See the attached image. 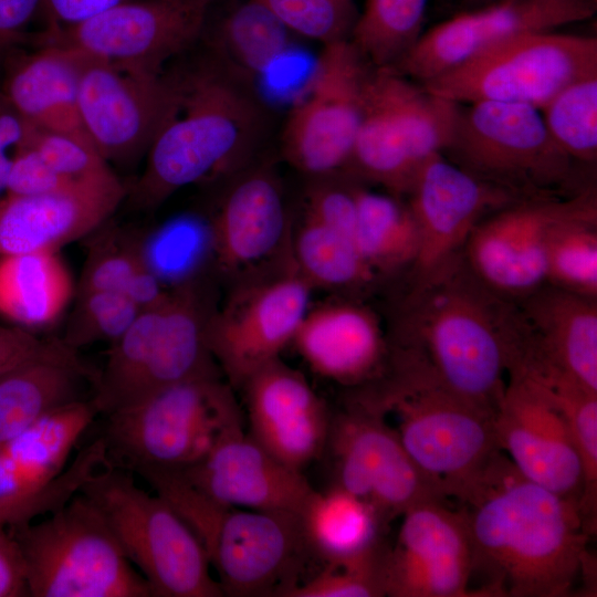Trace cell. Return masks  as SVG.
I'll return each instance as SVG.
<instances>
[{
  "instance_id": "obj_9",
  "label": "cell",
  "mask_w": 597,
  "mask_h": 597,
  "mask_svg": "<svg viewBox=\"0 0 597 597\" xmlns=\"http://www.w3.org/2000/svg\"><path fill=\"white\" fill-rule=\"evenodd\" d=\"M446 153L468 172L519 199L572 196L564 190L575 161L553 140L536 107L492 101L459 104Z\"/></svg>"
},
{
  "instance_id": "obj_27",
  "label": "cell",
  "mask_w": 597,
  "mask_h": 597,
  "mask_svg": "<svg viewBox=\"0 0 597 597\" xmlns=\"http://www.w3.org/2000/svg\"><path fill=\"white\" fill-rule=\"evenodd\" d=\"M40 42V50L11 69L2 94L25 123L92 143L78 109L84 54L59 42Z\"/></svg>"
},
{
  "instance_id": "obj_1",
  "label": "cell",
  "mask_w": 597,
  "mask_h": 597,
  "mask_svg": "<svg viewBox=\"0 0 597 597\" xmlns=\"http://www.w3.org/2000/svg\"><path fill=\"white\" fill-rule=\"evenodd\" d=\"M475 597H565L589 564L578 505L525 478L496 449L457 498ZM472 591V590H471Z\"/></svg>"
},
{
  "instance_id": "obj_32",
  "label": "cell",
  "mask_w": 597,
  "mask_h": 597,
  "mask_svg": "<svg viewBox=\"0 0 597 597\" xmlns=\"http://www.w3.org/2000/svg\"><path fill=\"white\" fill-rule=\"evenodd\" d=\"M355 241L379 281L412 269L420 247L419 231L407 201L377 192L356 179Z\"/></svg>"
},
{
  "instance_id": "obj_12",
  "label": "cell",
  "mask_w": 597,
  "mask_h": 597,
  "mask_svg": "<svg viewBox=\"0 0 597 597\" xmlns=\"http://www.w3.org/2000/svg\"><path fill=\"white\" fill-rule=\"evenodd\" d=\"M370 67L349 40L323 45L280 143L283 159L308 179L346 174Z\"/></svg>"
},
{
  "instance_id": "obj_35",
  "label": "cell",
  "mask_w": 597,
  "mask_h": 597,
  "mask_svg": "<svg viewBox=\"0 0 597 597\" xmlns=\"http://www.w3.org/2000/svg\"><path fill=\"white\" fill-rule=\"evenodd\" d=\"M291 251L296 268L314 290L355 296L379 281L363 260L354 238L306 212L293 228Z\"/></svg>"
},
{
  "instance_id": "obj_13",
  "label": "cell",
  "mask_w": 597,
  "mask_h": 597,
  "mask_svg": "<svg viewBox=\"0 0 597 597\" xmlns=\"http://www.w3.org/2000/svg\"><path fill=\"white\" fill-rule=\"evenodd\" d=\"M333 484L369 503L388 524L412 506L444 499L421 473L384 415L353 391L332 412L324 449Z\"/></svg>"
},
{
  "instance_id": "obj_22",
  "label": "cell",
  "mask_w": 597,
  "mask_h": 597,
  "mask_svg": "<svg viewBox=\"0 0 597 597\" xmlns=\"http://www.w3.org/2000/svg\"><path fill=\"white\" fill-rule=\"evenodd\" d=\"M249 436L276 460L301 471L323 455L332 411L296 369L277 358L242 385Z\"/></svg>"
},
{
  "instance_id": "obj_25",
  "label": "cell",
  "mask_w": 597,
  "mask_h": 597,
  "mask_svg": "<svg viewBox=\"0 0 597 597\" xmlns=\"http://www.w3.org/2000/svg\"><path fill=\"white\" fill-rule=\"evenodd\" d=\"M126 190L114 172L43 195L0 198V256L57 252L102 226Z\"/></svg>"
},
{
  "instance_id": "obj_42",
  "label": "cell",
  "mask_w": 597,
  "mask_h": 597,
  "mask_svg": "<svg viewBox=\"0 0 597 597\" xmlns=\"http://www.w3.org/2000/svg\"><path fill=\"white\" fill-rule=\"evenodd\" d=\"M291 32L323 45L348 40L357 11L354 0H264Z\"/></svg>"
},
{
  "instance_id": "obj_29",
  "label": "cell",
  "mask_w": 597,
  "mask_h": 597,
  "mask_svg": "<svg viewBox=\"0 0 597 597\" xmlns=\"http://www.w3.org/2000/svg\"><path fill=\"white\" fill-rule=\"evenodd\" d=\"M88 369L76 350L64 343L55 350L29 359L0 376V443L15 437L51 411L82 400Z\"/></svg>"
},
{
  "instance_id": "obj_36",
  "label": "cell",
  "mask_w": 597,
  "mask_h": 597,
  "mask_svg": "<svg viewBox=\"0 0 597 597\" xmlns=\"http://www.w3.org/2000/svg\"><path fill=\"white\" fill-rule=\"evenodd\" d=\"M523 379L552 400L569 425L584 476L579 511L587 532L593 535L597 516V392L557 371Z\"/></svg>"
},
{
  "instance_id": "obj_14",
  "label": "cell",
  "mask_w": 597,
  "mask_h": 597,
  "mask_svg": "<svg viewBox=\"0 0 597 597\" xmlns=\"http://www.w3.org/2000/svg\"><path fill=\"white\" fill-rule=\"evenodd\" d=\"M84 56L78 109L94 147L107 163L147 154L176 103L174 73Z\"/></svg>"
},
{
  "instance_id": "obj_17",
  "label": "cell",
  "mask_w": 597,
  "mask_h": 597,
  "mask_svg": "<svg viewBox=\"0 0 597 597\" xmlns=\"http://www.w3.org/2000/svg\"><path fill=\"white\" fill-rule=\"evenodd\" d=\"M209 228L211 259L228 285L291 255L293 224L270 160L255 158L226 180Z\"/></svg>"
},
{
  "instance_id": "obj_38",
  "label": "cell",
  "mask_w": 597,
  "mask_h": 597,
  "mask_svg": "<svg viewBox=\"0 0 597 597\" xmlns=\"http://www.w3.org/2000/svg\"><path fill=\"white\" fill-rule=\"evenodd\" d=\"M546 284L597 298L596 199L555 227L547 251Z\"/></svg>"
},
{
  "instance_id": "obj_30",
  "label": "cell",
  "mask_w": 597,
  "mask_h": 597,
  "mask_svg": "<svg viewBox=\"0 0 597 597\" xmlns=\"http://www.w3.org/2000/svg\"><path fill=\"white\" fill-rule=\"evenodd\" d=\"M298 515L307 548L323 565L362 558L387 543L376 510L334 484L314 490Z\"/></svg>"
},
{
  "instance_id": "obj_28",
  "label": "cell",
  "mask_w": 597,
  "mask_h": 597,
  "mask_svg": "<svg viewBox=\"0 0 597 597\" xmlns=\"http://www.w3.org/2000/svg\"><path fill=\"white\" fill-rule=\"evenodd\" d=\"M97 415L91 399L77 400L0 443V498L32 492L54 480Z\"/></svg>"
},
{
  "instance_id": "obj_16",
  "label": "cell",
  "mask_w": 597,
  "mask_h": 597,
  "mask_svg": "<svg viewBox=\"0 0 597 597\" xmlns=\"http://www.w3.org/2000/svg\"><path fill=\"white\" fill-rule=\"evenodd\" d=\"M208 4L200 0H134L69 27H49L41 41L94 59L163 71L202 33Z\"/></svg>"
},
{
  "instance_id": "obj_40",
  "label": "cell",
  "mask_w": 597,
  "mask_h": 597,
  "mask_svg": "<svg viewBox=\"0 0 597 597\" xmlns=\"http://www.w3.org/2000/svg\"><path fill=\"white\" fill-rule=\"evenodd\" d=\"M140 310L122 292L80 293L62 342L76 350L100 342H114L136 318Z\"/></svg>"
},
{
  "instance_id": "obj_46",
  "label": "cell",
  "mask_w": 597,
  "mask_h": 597,
  "mask_svg": "<svg viewBox=\"0 0 597 597\" xmlns=\"http://www.w3.org/2000/svg\"><path fill=\"white\" fill-rule=\"evenodd\" d=\"M60 504V493L54 485L0 498V528L17 527L35 517L53 512Z\"/></svg>"
},
{
  "instance_id": "obj_45",
  "label": "cell",
  "mask_w": 597,
  "mask_h": 597,
  "mask_svg": "<svg viewBox=\"0 0 597 597\" xmlns=\"http://www.w3.org/2000/svg\"><path fill=\"white\" fill-rule=\"evenodd\" d=\"M80 181L82 180H72L60 175L34 149L21 143L12 159L7 193L23 196L50 193L70 188Z\"/></svg>"
},
{
  "instance_id": "obj_49",
  "label": "cell",
  "mask_w": 597,
  "mask_h": 597,
  "mask_svg": "<svg viewBox=\"0 0 597 597\" xmlns=\"http://www.w3.org/2000/svg\"><path fill=\"white\" fill-rule=\"evenodd\" d=\"M43 0H0V53L22 42Z\"/></svg>"
},
{
  "instance_id": "obj_10",
  "label": "cell",
  "mask_w": 597,
  "mask_h": 597,
  "mask_svg": "<svg viewBox=\"0 0 597 597\" xmlns=\"http://www.w3.org/2000/svg\"><path fill=\"white\" fill-rule=\"evenodd\" d=\"M313 291L292 254L229 284L208 320L207 345L234 390L292 344Z\"/></svg>"
},
{
  "instance_id": "obj_39",
  "label": "cell",
  "mask_w": 597,
  "mask_h": 597,
  "mask_svg": "<svg viewBox=\"0 0 597 597\" xmlns=\"http://www.w3.org/2000/svg\"><path fill=\"white\" fill-rule=\"evenodd\" d=\"M556 145L574 161L597 157V73L578 78L540 108Z\"/></svg>"
},
{
  "instance_id": "obj_7",
  "label": "cell",
  "mask_w": 597,
  "mask_h": 597,
  "mask_svg": "<svg viewBox=\"0 0 597 597\" xmlns=\"http://www.w3.org/2000/svg\"><path fill=\"white\" fill-rule=\"evenodd\" d=\"M33 597H150L98 509L81 492L39 523L13 528Z\"/></svg>"
},
{
  "instance_id": "obj_43",
  "label": "cell",
  "mask_w": 597,
  "mask_h": 597,
  "mask_svg": "<svg viewBox=\"0 0 597 597\" xmlns=\"http://www.w3.org/2000/svg\"><path fill=\"white\" fill-rule=\"evenodd\" d=\"M21 143L34 149L56 172L72 180L91 179L113 172L92 143L72 135L25 123Z\"/></svg>"
},
{
  "instance_id": "obj_15",
  "label": "cell",
  "mask_w": 597,
  "mask_h": 597,
  "mask_svg": "<svg viewBox=\"0 0 597 597\" xmlns=\"http://www.w3.org/2000/svg\"><path fill=\"white\" fill-rule=\"evenodd\" d=\"M596 199L591 188L568 197L528 198L482 219L462 249L492 292L516 300L546 284L547 251L557 223Z\"/></svg>"
},
{
  "instance_id": "obj_44",
  "label": "cell",
  "mask_w": 597,
  "mask_h": 597,
  "mask_svg": "<svg viewBox=\"0 0 597 597\" xmlns=\"http://www.w3.org/2000/svg\"><path fill=\"white\" fill-rule=\"evenodd\" d=\"M135 242L119 243L107 235L92 248L83 270L78 294L93 291L125 293L134 260Z\"/></svg>"
},
{
  "instance_id": "obj_11",
  "label": "cell",
  "mask_w": 597,
  "mask_h": 597,
  "mask_svg": "<svg viewBox=\"0 0 597 597\" xmlns=\"http://www.w3.org/2000/svg\"><path fill=\"white\" fill-rule=\"evenodd\" d=\"M595 73L596 38L537 31L500 42L422 85L458 104L492 101L540 109L566 85Z\"/></svg>"
},
{
  "instance_id": "obj_19",
  "label": "cell",
  "mask_w": 597,
  "mask_h": 597,
  "mask_svg": "<svg viewBox=\"0 0 597 597\" xmlns=\"http://www.w3.org/2000/svg\"><path fill=\"white\" fill-rule=\"evenodd\" d=\"M384 563L390 597H471V544L463 512L442 500L419 503L401 516Z\"/></svg>"
},
{
  "instance_id": "obj_34",
  "label": "cell",
  "mask_w": 597,
  "mask_h": 597,
  "mask_svg": "<svg viewBox=\"0 0 597 597\" xmlns=\"http://www.w3.org/2000/svg\"><path fill=\"white\" fill-rule=\"evenodd\" d=\"M290 34V29L264 0H245L216 23L210 53L255 83L287 51Z\"/></svg>"
},
{
  "instance_id": "obj_37",
  "label": "cell",
  "mask_w": 597,
  "mask_h": 597,
  "mask_svg": "<svg viewBox=\"0 0 597 597\" xmlns=\"http://www.w3.org/2000/svg\"><path fill=\"white\" fill-rule=\"evenodd\" d=\"M429 0H365L348 40L375 67H396L419 40Z\"/></svg>"
},
{
  "instance_id": "obj_33",
  "label": "cell",
  "mask_w": 597,
  "mask_h": 597,
  "mask_svg": "<svg viewBox=\"0 0 597 597\" xmlns=\"http://www.w3.org/2000/svg\"><path fill=\"white\" fill-rule=\"evenodd\" d=\"M71 275L56 252L0 258V313L27 326L50 324L72 296Z\"/></svg>"
},
{
  "instance_id": "obj_21",
  "label": "cell",
  "mask_w": 597,
  "mask_h": 597,
  "mask_svg": "<svg viewBox=\"0 0 597 597\" xmlns=\"http://www.w3.org/2000/svg\"><path fill=\"white\" fill-rule=\"evenodd\" d=\"M158 471L221 506L300 514L314 492L301 471L276 460L243 429L221 439L191 465Z\"/></svg>"
},
{
  "instance_id": "obj_6",
  "label": "cell",
  "mask_w": 597,
  "mask_h": 597,
  "mask_svg": "<svg viewBox=\"0 0 597 597\" xmlns=\"http://www.w3.org/2000/svg\"><path fill=\"white\" fill-rule=\"evenodd\" d=\"M220 374L176 383L106 415V464L136 473L182 469L243 429L235 390Z\"/></svg>"
},
{
  "instance_id": "obj_54",
  "label": "cell",
  "mask_w": 597,
  "mask_h": 597,
  "mask_svg": "<svg viewBox=\"0 0 597 597\" xmlns=\"http://www.w3.org/2000/svg\"><path fill=\"white\" fill-rule=\"evenodd\" d=\"M1 375H2V374H0V376H1Z\"/></svg>"
},
{
  "instance_id": "obj_23",
  "label": "cell",
  "mask_w": 597,
  "mask_h": 597,
  "mask_svg": "<svg viewBox=\"0 0 597 597\" xmlns=\"http://www.w3.org/2000/svg\"><path fill=\"white\" fill-rule=\"evenodd\" d=\"M406 197L420 238L411 271L431 268L461 251L482 219L521 200L473 176L443 154L420 165Z\"/></svg>"
},
{
  "instance_id": "obj_26",
  "label": "cell",
  "mask_w": 597,
  "mask_h": 597,
  "mask_svg": "<svg viewBox=\"0 0 597 597\" xmlns=\"http://www.w3.org/2000/svg\"><path fill=\"white\" fill-rule=\"evenodd\" d=\"M292 345L313 373L348 389L376 379L390 353L378 315L348 295L311 305Z\"/></svg>"
},
{
  "instance_id": "obj_4",
  "label": "cell",
  "mask_w": 597,
  "mask_h": 597,
  "mask_svg": "<svg viewBox=\"0 0 597 597\" xmlns=\"http://www.w3.org/2000/svg\"><path fill=\"white\" fill-rule=\"evenodd\" d=\"M384 417L439 494L457 499L499 449L493 416L447 389L412 355L390 346L384 371L350 389Z\"/></svg>"
},
{
  "instance_id": "obj_53",
  "label": "cell",
  "mask_w": 597,
  "mask_h": 597,
  "mask_svg": "<svg viewBox=\"0 0 597 597\" xmlns=\"http://www.w3.org/2000/svg\"><path fill=\"white\" fill-rule=\"evenodd\" d=\"M200 1H202V2H205V3H207L209 6L212 0H200Z\"/></svg>"
},
{
  "instance_id": "obj_24",
  "label": "cell",
  "mask_w": 597,
  "mask_h": 597,
  "mask_svg": "<svg viewBox=\"0 0 597 597\" xmlns=\"http://www.w3.org/2000/svg\"><path fill=\"white\" fill-rule=\"evenodd\" d=\"M511 301L519 334L509 369L553 368L597 392V298L544 284Z\"/></svg>"
},
{
  "instance_id": "obj_50",
  "label": "cell",
  "mask_w": 597,
  "mask_h": 597,
  "mask_svg": "<svg viewBox=\"0 0 597 597\" xmlns=\"http://www.w3.org/2000/svg\"><path fill=\"white\" fill-rule=\"evenodd\" d=\"M29 596L25 566L19 544L0 528V597Z\"/></svg>"
},
{
  "instance_id": "obj_18",
  "label": "cell",
  "mask_w": 597,
  "mask_h": 597,
  "mask_svg": "<svg viewBox=\"0 0 597 597\" xmlns=\"http://www.w3.org/2000/svg\"><path fill=\"white\" fill-rule=\"evenodd\" d=\"M596 0H502L423 32L395 67L422 84L513 36L590 19Z\"/></svg>"
},
{
  "instance_id": "obj_51",
  "label": "cell",
  "mask_w": 597,
  "mask_h": 597,
  "mask_svg": "<svg viewBox=\"0 0 597 597\" xmlns=\"http://www.w3.org/2000/svg\"><path fill=\"white\" fill-rule=\"evenodd\" d=\"M25 133V122L0 92V198L7 193L12 159Z\"/></svg>"
},
{
  "instance_id": "obj_31",
  "label": "cell",
  "mask_w": 597,
  "mask_h": 597,
  "mask_svg": "<svg viewBox=\"0 0 597 597\" xmlns=\"http://www.w3.org/2000/svg\"><path fill=\"white\" fill-rule=\"evenodd\" d=\"M419 165L406 133L369 70L363 114L346 174L406 197Z\"/></svg>"
},
{
  "instance_id": "obj_8",
  "label": "cell",
  "mask_w": 597,
  "mask_h": 597,
  "mask_svg": "<svg viewBox=\"0 0 597 597\" xmlns=\"http://www.w3.org/2000/svg\"><path fill=\"white\" fill-rule=\"evenodd\" d=\"M81 493L102 513L154 596H223L195 533L164 498L137 486L125 469L105 464Z\"/></svg>"
},
{
  "instance_id": "obj_47",
  "label": "cell",
  "mask_w": 597,
  "mask_h": 597,
  "mask_svg": "<svg viewBox=\"0 0 597 597\" xmlns=\"http://www.w3.org/2000/svg\"><path fill=\"white\" fill-rule=\"evenodd\" d=\"M63 344L59 339L43 341L22 327L0 325V374L15 366L51 353Z\"/></svg>"
},
{
  "instance_id": "obj_5",
  "label": "cell",
  "mask_w": 597,
  "mask_h": 597,
  "mask_svg": "<svg viewBox=\"0 0 597 597\" xmlns=\"http://www.w3.org/2000/svg\"><path fill=\"white\" fill-rule=\"evenodd\" d=\"M201 543L224 595L284 597L312 557L300 515L214 504L166 472L139 474Z\"/></svg>"
},
{
  "instance_id": "obj_41",
  "label": "cell",
  "mask_w": 597,
  "mask_h": 597,
  "mask_svg": "<svg viewBox=\"0 0 597 597\" xmlns=\"http://www.w3.org/2000/svg\"><path fill=\"white\" fill-rule=\"evenodd\" d=\"M388 543L362 558L325 564L320 572L289 589L284 597H383Z\"/></svg>"
},
{
  "instance_id": "obj_20",
  "label": "cell",
  "mask_w": 597,
  "mask_h": 597,
  "mask_svg": "<svg viewBox=\"0 0 597 597\" xmlns=\"http://www.w3.org/2000/svg\"><path fill=\"white\" fill-rule=\"evenodd\" d=\"M496 444L536 484L575 502L584 486L583 468L562 411L526 380L510 376L493 417Z\"/></svg>"
},
{
  "instance_id": "obj_2",
  "label": "cell",
  "mask_w": 597,
  "mask_h": 597,
  "mask_svg": "<svg viewBox=\"0 0 597 597\" xmlns=\"http://www.w3.org/2000/svg\"><path fill=\"white\" fill-rule=\"evenodd\" d=\"M411 272L391 314L389 345L416 357L447 389L494 417L517 328L513 302L473 274L462 250Z\"/></svg>"
},
{
  "instance_id": "obj_3",
  "label": "cell",
  "mask_w": 597,
  "mask_h": 597,
  "mask_svg": "<svg viewBox=\"0 0 597 597\" xmlns=\"http://www.w3.org/2000/svg\"><path fill=\"white\" fill-rule=\"evenodd\" d=\"M174 76L175 106L132 191L139 208H155L202 180H228L255 159L269 130V109L254 83L210 52Z\"/></svg>"
},
{
  "instance_id": "obj_48",
  "label": "cell",
  "mask_w": 597,
  "mask_h": 597,
  "mask_svg": "<svg viewBox=\"0 0 597 597\" xmlns=\"http://www.w3.org/2000/svg\"><path fill=\"white\" fill-rule=\"evenodd\" d=\"M169 292L150 266L144 247L135 242L133 271L125 294L144 311L163 304Z\"/></svg>"
},
{
  "instance_id": "obj_52",
  "label": "cell",
  "mask_w": 597,
  "mask_h": 597,
  "mask_svg": "<svg viewBox=\"0 0 597 597\" xmlns=\"http://www.w3.org/2000/svg\"><path fill=\"white\" fill-rule=\"evenodd\" d=\"M134 0H43L49 27H69Z\"/></svg>"
}]
</instances>
